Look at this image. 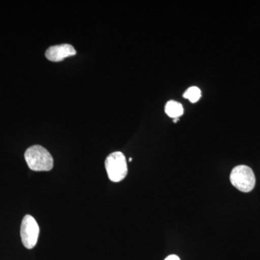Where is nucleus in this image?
<instances>
[{"instance_id": "20e7f679", "label": "nucleus", "mask_w": 260, "mask_h": 260, "mask_svg": "<svg viewBox=\"0 0 260 260\" xmlns=\"http://www.w3.org/2000/svg\"><path fill=\"white\" fill-rule=\"evenodd\" d=\"M39 229L36 219L30 215L24 216L20 226V237L22 243L26 249H31L37 245L39 239Z\"/></svg>"}, {"instance_id": "0eeeda50", "label": "nucleus", "mask_w": 260, "mask_h": 260, "mask_svg": "<svg viewBox=\"0 0 260 260\" xmlns=\"http://www.w3.org/2000/svg\"><path fill=\"white\" fill-rule=\"evenodd\" d=\"M183 96L191 103H196L202 96L201 90L198 87L191 86L186 90Z\"/></svg>"}, {"instance_id": "6e6552de", "label": "nucleus", "mask_w": 260, "mask_h": 260, "mask_svg": "<svg viewBox=\"0 0 260 260\" xmlns=\"http://www.w3.org/2000/svg\"><path fill=\"white\" fill-rule=\"evenodd\" d=\"M164 260H181L179 256L176 255V254H171V255L168 256Z\"/></svg>"}, {"instance_id": "f257e3e1", "label": "nucleus", "mask_w": 260, "mask_h": 260, "mask_svg": "<svg viewBox=\"0 0 260 260\" xmlns=\"http://www.w3.org/2000/svg\"><path fill=\"white\" fill-rule=\"evenodd\" d=\"M24 156L28 167L34 172H49L54 167V160L50 153L41 145L30 147Z\"/></svg>"}, {"instance_id": "39448f33", "label": "nucleus", "mask_w": 260, "mask_h": 260, "mask_svg": "<svg viewBox=\"0 0 260 260\" xmlns=\"http://www.w3.org/2000/svg\"><path fill=\"white\" fill-rule=\"evenodd\" d=\"M77 51L70 44H64L49 47L45 53L46 57L51 61H60L65 58L75 56Z\"/></svg>"}, {"instance_id": "1a4fd4ad", "label": "nucleus", "mask_w": 260, "mask_h": 260, "mask_svg": "<svg viewBox=\"0 0 260 260\" xmlns=\"http://www.w3.org/2000/svg\"><path fill=\"white\" fill-rule=\"evenodd\" d=\"M179 120V119H174V120H173V121H174V122H177V121Z\"/></svg>"}, {"instance_id": "7ed1b4c3", "label": "nucleus", "mask_w": 260, "mask_h": 260, "mask_svg": "<svg viewBox=\"0 0 260 260\" xmlns=\"http://www.w3.org/2000/svg\"><path fill=\"white\" fill-rule=\"evenodd\" d=\"M105 167L108 177L113 182H119L127 175V162L121 152L111 153L106 159Z\"/></svg>"}, {"instance_id": "f03ea898", "label": "nucleus", "mask_w": 260, "mask_h": 260, "mask_svg": "<svg viewBox=\"0 0 260 260\" xmlns=\"http://www.w3.org/2000/svg\"><path fill=\"white\" fill-rule=\"evenodd\" d=\"M232 185L243 192H249L255 186L256 178L250 167L239 165L234 167L231 173Z\"/></svg>"}, {"instance_id": "423d86ee", "label": "nucleus", "mask_w": 260, "mask_h": 260, "mask_svg": "<svg viewBox=\"0 0 260 260\" xmlns=\"http://www.w3.org/2000/svg\"><path fill=\"white\" fill-rule=\"evenodd\" d=\"M165 112L173 119H179L184 114V108L180 103L176 101H169L166 104Z\"/></svg>"}]
</instances>
